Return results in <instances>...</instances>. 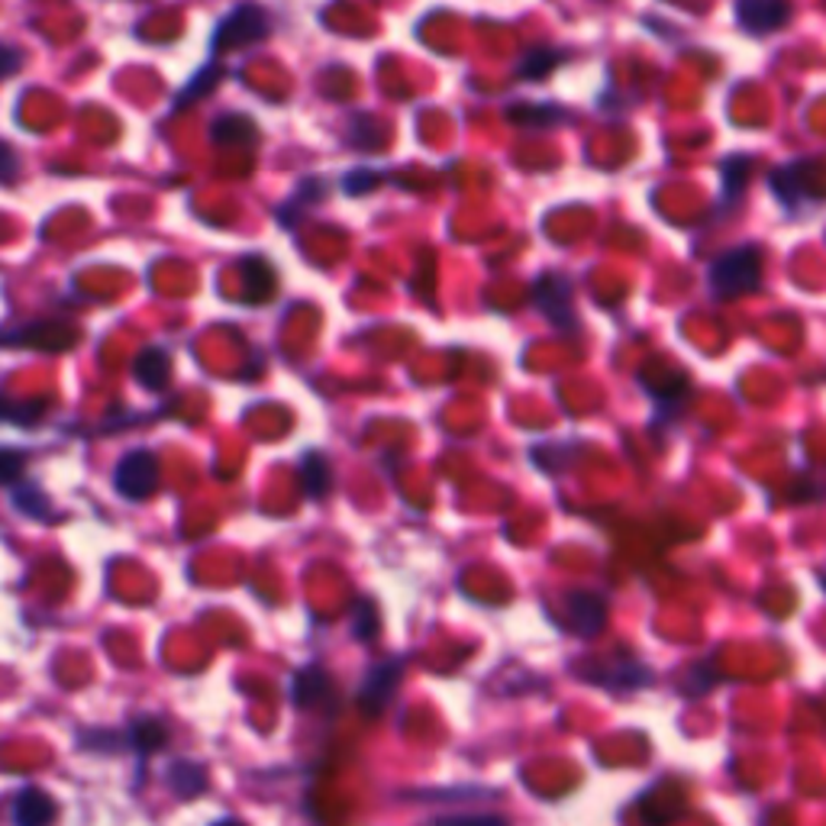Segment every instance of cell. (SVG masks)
I'll return each instance as SVG.
<instances>
[{
  "mask_svg": "<svg viewBox=\"0 0 826 826\" xmlns=\"http://www.w3.org/2000/svg\"><path fill=\"white\" fill-rule=\"evenodd\" d=\"M559 66H563V52H556V49H533V52H527V56L520 59L517 74H520L524 81H539V78L553 74Z\"/></svg>",
  "mask_w": 826,
  "mask_h": 826,
  "instance_id": "ac0fdd59",
  "label": "cell"
},
{
  "mask_svg": "<svg viewBox=\"0 0 826 826\" xmlns=\"http://www.w3.org/2000/svg\"><path fill=\"white\" fill-rule=\"evenodd\" d=\"M533 300H536V307L549 317V324H553V327H559V330L575 327L571 285H568V278H565V275H559V271H546V275H539V278H536V285H533Z\"/></svg>",
  "mask_w": 826,
  "mask_h": 826,
  "instance_id": "277c9868",
  "label": "cell"
},
{
  "mask_svg": "<svg viewBox=\"0 0 826 826\" xmlns=\"http://www.w3.org/2000/svg\"><path fill=\"white\" fill-rule=\"evenodd\" d=\"M168 785H171V792L181 794V797H198L207 788V772L200 768L198 762H175L168 768Z\"/></svg>",
  "mask_w": 826,
  "mask_h": 826,
  "instance_id": "e0dca14e",
  "label": "cell"
},
{
  "mask_svg": "<svg viewBox=\"0 0 826 826\" xmlns=\"http://www.w3.org/2000/svg\"><path fill=\"white\" fill-rule=\"evenodd\" d=\"M271 33V17L268 10L256 7V3H239L232 13L223 17V23L217 27L213 33V56L220 52H232V49H246V46H256Z\"/></svg>",
  "mask_w": 826,
  "mask_h": 826,
  "instance_id": "7a4b0ae2",
  "label": "cell"
},
{
  "mask_svg": "<svg viewBox=\"0 0 826 826\" xmlns=\"http://www.w3.org/2000/svg\"><path fill=\"white\" fill-rule=\"evenodd\" d=\"M788 13V0H736V17L749 33H775Z\"/></svg>",
  "mask_w": 826,
  "mask_h": 826,
  "instance_id": "30bf717a",
  "label": "cell"
},
{
  "mask_svg": "<svg viewBox=\"0 0 826 826\" xmlns=\"http://www.w3.org/2000/svg\"><path fill=\"white\" fill-rule=\"evenodd\" d=\"M127 746H130L136 756H149V753H159L168 743V727L156 717H139L127 727Z\"/></svg>",
  "mask_w": 826,
  "mask_h": 826,
  "instance_id": "4fadbf2b",
  "label": "cell"
},
{
  "mask_svg": "<svg viewBox=\"0 0 826 826\" xmlns=\"http://www.w3.org/2000/svg\"><path fill=\"white\" fill-rule=\"evenodd\" d=\"M210 826H246L242 820H236V817H223V820H217V824Z\"/></svg>",
  "mask_w": 826,
  "mask_h": 826,
  "instance_id": "d4e9b609",
  "label": "cell"
},
{
  "mask_svg": "<svg viewBox=\"0 0 826 826\" xmlns=\"http://www.w3.org/2000/svg\"><path fill=\"white\" fill-rule=\"evenodd\" d=\"M210 139L217 146H252L259 139V130L246 113H227L210 127Z\"/></svg>",
  "mask_w": 826,
  "mask_h": 826,
  "instance_id": "5bb4252c",
  "label": "cell"
},
{
  "mask_svg": "<svg viewBox=\"0 0 826 826\" xmlns=\"http://www.w3.org/2000/svg\"><path fill=\"white\" fill-rule=\"evenodd\" d=\"M436 826H510V824L495 817V814H456V817L436 820Z\"/></svg>",
  "mask_w": 826,
  "mask_h": 826,
  "instance_id": "603a6c76",
  "label": "cell"
},
{
  "mask_svg": "<svg viewBox=\"0 0 826 826\" xmlns=\"http://www.w3.org/2000/svg\"><path fill=\"white\" fill-rule=\"evenodd\" d=\"M13 500H17V510L27 514V517H33V520H46L49 517V500L30 481L13 491Z\"/></svg>",
  "mask_w": 826,
  "mask_h": 826,
  "instance_id": "d6986e66",
  "label": "cell"
},
{
  "mask_svg": "<svg viewBox=\"0 0 826 826\" xmlns=\"http://www.w3.org/2000/svg\"><path fill=\"white\" fill-rule=\"evenodd\" d=\"M291 700H295L298 707H303V710H320V707L339 704L330 671L320 668V665L300 668L298 675H295V685H291Z\"/></svg>",
  "mask_w": 826,
  "mask_h": 826,
  "instance_id": "52a82bcc",
  "label": "cell"
},
{
  "mask_svg": "<svg viewBox=\"0 0 826 826\" xmlns=\"http://www.w3.org/2000/svg\"><path fill=\"white\" fill-rule=\"evenodd\" d=\"M820 585H824V591H826V571H824V575H820Z\"/></svg>",
  "mask_w": 826,
  "mask_h": 826,
  "instance_id": "4316f807",
  "label": "cell"
},
{
  "mask_svg": "<svg viewBox=\"0 0 826 826\" xmlns=\"http://www.w3.org/2000/svg\"><path fill=\"white\" fill-rule=\"evenodd\" d=\"M762 256L756 246H739L710 265V291L720 300H733L759 288Z\"/></svg>",
  "mask_w": 826,
  "mask_h": 826,
  "instance_id": "6da1fadb",
  "label": "cell"
},
{
  "mask_svg": "<svg viewBox=\"0 0 826 826\" xmlns=\"http://www.w3.org/2000/svg\"><path fill=\"white\" fill-rule=\"evenodd\" d=\"M10 346H33L42 352H66L78 342V330H71L66 324H30L23 330L7 332Z\"/></svg>",
  "mask_w": 826,
  "mask_h": 826,
  "instance_id": "9c48e42d",
  "label": "cell"
},
{
  "mask_svg": "<svg viewBox=\"0 0 826 826\" xmlns=\"http://www.w3.org/2000/svg\"><path fill=\"white\" fill-rule=\"evenodd\" d=\"M242 278H246V300L249 303H262L275 295V271L265 259H256L249 256L242 262Z\"/></svg>",
  "mask_w": 826,
  "mask_h": 826,
  "instance_id": "2e32d148",
  "label": "cell"
},
{
  "mask_svg": "<svg viewBox=\"0 0 826 826\" xmlns=\"http://www.w3.org/2000/svg\"><path fill=\"white\" fill-rule=\"evenodd\" d=\"M404 678V661L388 659L375 668H368V675L362 678V688H359V707H362L368 717H378L388 700L397 695V685Z\"/></svg>",
  "mask_w": 826,
  "mask_h": 826,
  "instance_id": "5b68a950",
  "label": "cell"
},
{
  "mask_svg": "<svg viewBox=\"0 0 826 826\" xmlns=\"http://www.w3.org/2000/svg\"><path fill=\"white\" fill-rule=\"evenodd\" d=\"M56 800L39 788H23L13 800V826H52Z\"/></svg>",
  "mask_w": 826,
  "mask_h": 826,
  "instance_id": "7c38bea8",
  "label": "cell"
},
{
  "mask_svg": "<svg viewBox=\"0 0 826 826\" xmlns=\"http://www.w3.org/2000/svg\"><path fill=\"white\" fill-rule=\"evenodd\" d=\"M13 178V152H7V181Z\"/></svg>",
  "mask_w": 826,
  "mask_h": 826,
  "instance_id": "484cf974",
  "label": "cell"
},
{
  "mask_svg": "<svg viewBox=\"0 0 826 826\" xmlns=\"http://www.w3.org/2000/svg\"><path fill=\"white\" fill-rule=\"evenodd\" d=\"M132 378L146 388V391H162L171 378V356L162 346H149L132 359Z\"/></svg>",
  "mask_w": 826,
  "mask_h": 826,
  "instance_id": "8fae6325",
  "label": "cell"
},
{
  "mask_svg": "<svg viewBox=\"0 0 826 826\" xmlns=\"http://www.w3.org/2000/svg\"><path fill=\"white\" fill-rule=\"evenodd\" d=\"M375 633H378V610H375V604L371 600H359L356 604V636L359 639H375Z\"/></svg>",
  "mask_w": 826,
  "mask_h": 826,
  "instance_id": "7402d4cb",
  "label": "cell"
},
{
  "mask_svg": "<svg viewBox=\"0 0 826 826\" xmlns=\"http://www.w3.org/2000/svg\"><path fill=\"white\" fill-rule=\"evenodd\" d=\"M217 78H220V68H217V66L203 68L198 78H195V81H191V84H188V88H185V91H181L178 98H175V107H178V110H181V107H191V103H195V100L203 94V91H213Z\"/></svg>",
  "mask_w": 826,
  "mask_h": 826,
  "instance_id": "ffe728a7",
  "label": "cell"
},
{
  "mask_svg": "<svg viewBox=\"0 0 826 826\" xmlns=\"http://www.w3.org/2000/svg\"><path fill=\"white\" fill-rule=\"evenodd\" d=\"M300 488H303V495L310 497H327L332 488V468L327 462V456H320V452H307L303 459H300Z\"/></svg>",
  "mask_w": 826,
  "mask_h": 826,
  "instance_id": "9a60e30c",
  "label": "cell"
},
{
  "mask_svg": "<svg viewBox=\"0 0 826 826\" xmlns=\"http://www.w3.org/2000/svg\"><path fill=\"white\" fill-rule=\"evenodd\" d=\"M817 166L814 162H794V166L778 168L772 175V191L782 198L785 207H794L800 200L826 198V188H817Z\"/></svg>",
  "mask_w": 826,
  "mask_h": 826,
  "instance_id": "8992f818",
  "label": "cell"
},
{
  "mask_svg": "<svg viewBox=\"0 0 826 826\" xmlns=\"http://www.w3.org/2000/svg\"><path fill=\"white\" fill-rule=\"evenodd\" d=\"M507 117L514 120V123H524V127H546V123H559L565 120V113L559 107H536V110H524V107H514V110H507Z\"/></svg>",
  "mask_w": 826,
  "mask_h": 826,
  "instance_id": "44dd1931",
  "label": "cell"
},
{
  "mask_svg": "<svg viewBox=\"0 0 826 826\" xmlns=\"http://www.w3.org/2000/svg\"><path fill=\"white\" fill-rule=\"evenodd\" d=\"M113 488L127 500H146L159 491V459L152 449H132L113 468Z\"/></svg>",
  "mask_w": 826,
  "mask_h": 826,
  "instance_id": "3957f363",
  "label": "cell"
},
{
  "mask_svg": "<svg viewBox=\"0 0 826 826\" xmlns=\"http://www.w3.org/2000/svg\"><path fill=\"white\" fill-rule=\"evenodd\" d=\"M565 624L575 629L578 636H597L607 624V604L604 597L591 591H571L565 597Z\"/></svg>",
  "mask_w": 826,
  "mask_h": 826,
  "instance_id": "ba28073f",
  "label": "cell"
},
{
  "mask_svg": "<svg viewBox=\"0 0 826 826\" xmlns=\"http://www.w3.org/2000/svg\"><path fill=\"white\" fill-rule=\"evenodd\" d=\"M17 468H20L17 449H7V452H3V478H7V481H17Z\"/></svg>",
  "mask_w": 826,
  "mask_h": 826,
  "instance_id": "cb8c5ba5",
  "label": "cell"
}]
</instances>
